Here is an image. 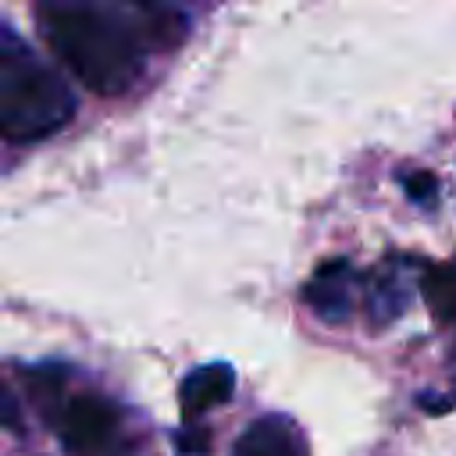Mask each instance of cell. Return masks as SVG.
<instances>
[{
    "label": "cell",
    "mask_w": 456,
    "mask_h": 456,
    "mask_svg": "<svg viewBox=\"0 0 456 456\" xmlns=\"http://www.w3.org/2000/svg\"><path fill=\"white\" fill-rule=\"evenodd\" d=\"M36 25L50 53L96 96H121L142 75V43L153 39L139 18L103 0H39Z\"/></svg>",
    "instance_id": "obj_1"
},
{
    "label": "cell",
    "mask_w": 456,
    "mask_h": 456,
    "mask_svg": "<svg viewBox=\"0 0 456 456\" xmlns=\"http://www.w3.org/2000/svg\"><path fill=\"white\" fill-rule=\"evenodd\" d=\"M71 114L75 96L64 78L11 25H0V135L7 142H39L61 132Z\"/></svg>",
    "instance_id": "obj_2"
},
{
    "label": "cell",
    "mask_w": 456,
    "mask_h": 456,
    "mask_svg": "<svg viewBox=\"0 0 456 456\" xmlns=\"http://www.w3.org/2000/svg\"><path fill=\"white\" fill-rule=\"evenodd\" d=\"M53 431H61V442L68 452L89 456L118 435V410H114V403H107L103 395H93V392L71 395V399H64Z\"/></svg>",
    "instance_id": "obj_3"
},
{
    "label": "cell",
    "mask_w": 456,
    "mask_h": 456,
    "mask_svg": "<svg viewBox=\"0 0 456 456\" xmlns=\"http://www.w3.org/2000/svg\"><path fill=\"white\" fill-rule=\"evenodd\" d=\"M353 292H356V274L346 260H328L314 271L306 285V303L324 324H342L349 321L353 310Z\"/></svg>",
    "instance_id": "obj_4"
},
{
    "label": "cell",
    "mask_w": 456,
    "mask_h": 456,
    "mask_svg": "<svg viewBox=\"0 0 456 456\" xmlns=\"http://www.w3.org/2000/svg\"><path fill=\"white\" fill-rule=\"evenodd\" d=\"M232 456H306V445L289 417L267 413L242 428L232 445Z\"/></svg>",
    "instance_id": "obj_5"
},
{
    "label": "cell",
    "mask_w": 456,
    "mask_h": 456,
    "mask_svg": "<svg viewBox=\"0 0 456 456\" xmlns=\"http://www.w3.org/2000/svg\"><path fill=\"white\" fill-rule=\"evenodd\" d=\"M235 392V370L228 363H207L185 374L178 399H182V413L185 417H200L207 410H217L232 399Z\"/></svg>",
    "instance_id": "obj_6"
},
{
    "label": "cell",
    "mask_w": 456,
    "mask_h": 456,
    "mask_svg": "<svg viewBox=\"0 0 456 456\" xmlns=\"http://www.w3.org/2000/svg\"><path fill=\"white\" fill-rule=\"evenodd\" d=\"M428 310L435 314L438 324H452L456 321V260L445 264H431L420 278Z\"/></svg>",
    "instance_id": "obj_7"
},
{
    "label": "cell",
    "mask_w": 456,
    "mask_h": 456,
    "mask_svg": "<svg viewBox=\"0 0 456 456\" xmlns=\"http://www.w3.org/2000/svg\"><path fill=\"white\" fill-rule=\"evenodd\" d=\"M406 285H403V278H399V267H388L374 285H370V296H367V306H370V314H374V324L381 328V324H388L403 306H406Z\"/></svg>",
    "instance_id": "obj_8"
},
{
    "label": "cell",
    "mask_w": 456,
    "mask_h": 456,
    "mask_svg": "<svg viewBox=\"0 0 456 456\" xmlns=\"http://www.w3.org/2000/svg\"><path fill=\"white\" fill-rule=\"evenodd\" d=\"M61 385H64L61 367H32V370L25 374V388H28V395H32V403H36L46 417H53L50 406L61 403Z\"/></svg>",
    "instance_id": "obj_9"
},
{
    "label": "cell",
    "mask_w": 456,
    "mask_h": 456,
    "mask_svg": "<svg viewBox=\"0 0 456 456\" xmlns=\"http://www.w3.org/2000/svg\"><path fill=\"white\" fill-rule=\"evenodd\" d=\"M403 185H406L410 200H417V203H435V192H438L435 175H428V171H413V175L403 178Z\"/></svg>",
    "instance_id": "obj_10"
},
{
    "label": "cell",
    "mask_w": 456,
    "mask_h": 456,
    "mask_svg": "<svg viewBox=\"0 0 456 456\" xmlns=\"http://www.w3.org/2000/svg\"><path fill=\"white\" fill-rule=\"evenodd\" d=\"M4 428L18 431V403H14L11 392H4Z\"/></svg>",
    "instance_id": "obj_11"
},
{
    "label": "cell",
    "mask_w": 456,
    "mask_h": 456,
    "mask_svg": "<svg viewBox=\"0 0 456 456\" xmlns=\"http://www.w3.org/2000/svg\"><path fill=\"white\" fill-rule=\"evenodd\" d=\"M132 4H139V7H153V4H167V0H132Z\"/></svg>",
    "instance_id": "obj_12"
},
{
    "label": "cell",
    "mask_w": 456,
    "mask_h": 456,
    "mask_svg": "<svg viewBox=\"0 0 456 456\" xmlns=\"http://www.w3.org/2000/svg\"><path fill=\"white\" fill-rule=\"evenodd\" d=\"M452 367H456V346H452ZM452 374H456V370H452Z\"/></svg>",
    "instance_id": "obj_13"
}]
</instances>
